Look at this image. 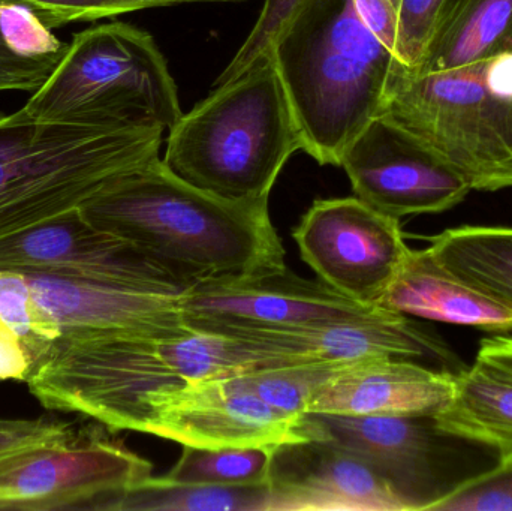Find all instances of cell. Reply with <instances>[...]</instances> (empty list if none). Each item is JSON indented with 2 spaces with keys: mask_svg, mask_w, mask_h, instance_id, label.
<instances>
[{
  "mask_svg": "<svg viewBox=\"0 0 512 511\" xmlns=\"http://www.w3.org/2000/svg\"><path fill=\"white\" fill-rule=\"evenodd\" d=\"M273 360L259 339L198 330L182 336L80 333L51 342L26 383L47 410L146 434L159 405L188 384L246 374Z\"/></svg>",
  "mask_w": 512,
  "mask_h": 511,
  "instance_id": "6da1fadb",
  "label": "cell"
},
{
  "mask_svg": "<svg viewBox=\"0 0 512 511\" xmlns=\"http://www.w3.org/2000/svg\"><path fill=\"white\" fill-rule=\"evenodd\" d=\"M81 212L96 228L128 240L189 284L286 266L268 200L210 194L171 173L161 158L111 183Z\"/></svg>",
  "mask_w": 512,
  "mask_h": 511,
  "instance_id": "7a4b0ae2",
  "label": "cell"
},
{
  "mask_svg": "<svg viewBox=\"0 0 512 511\" xmlns=\"http://www.w3.org/2000/svg\"><path fill=\"white\" fill-rule=\"evenodd\" d=\"M270 54L304 152L340 167L346 147L381 113L397 57L363 23L352 0H306Z\"/></svg>",
  "mask_w": 512,
  "mask_h": 511,
  "instance_id": "3957f363",
  "label": "cell"
},
{
  "mask_svg": "<svg viewBox=\"0 0 512 511\" xmlns=\"http://www.w3.org/2000/svg\"><path fill=\"white\" fill-rule=\"evenodd\" d=\"M162 126L0 114V239L84 206L120 177L161 158Z\"/></svg>",
  "mask_w": 512,
  "mask_h": 511,
  "instance_id": "277c9868",
  "label": "cell"
},
{
  "mask_svg": "<svg viewBox=\"0 0 512 511\" xmlns=\"http://www.w3.org/2000/svg\"><path fill=\"white\" fill-rule=\"evenodd\" d=\"M297 150L300 128L270 53L216 89L170 129L165 167L210 194L261 201Z\"/></svg>",
  "mask_w": 512,
  "mask_h": 511,
  "instance_id": "5b68a950",
  "label": "cell"
},
{
  "mask_svg": "<svg viewBox=\"0 0 512 511\" xmlns=\"http://www.w3.org/2000/svg\"><path fill=\"white\" fill-rule=\"evenodd\" d=\"M23 107L38 119L165 131L183 114L176 81L155 39L120 21L75 33Z\"/></svg>",
  "mask_w": 512,
  "mask_h": 511,
  "instance_id": "8992f818",
  "label": "cell"
},
{
  "mask_svg": "<svg viewBox=\"0 0 512 511\" xmlns=\"http://www.w3.org/2000/svg\"><path fill=\"white\" fill-rule=\"evenodd\" d=\"M487 62L421 72L394 60L379 116L426 144L475 191L512 188V99L490 87Z\"/></svg>",
  "mask_w": 512,
  "mask_h": 511,
  "instance_id": "52a82bcc",
  "label": "cell"
},
{
  "mask_svg": "<svg viewBox=\"0 0 512 511\" xmlns=\"http://www.w3.org/2000/svg\"><path fill=\"white\" fill-rule=\"evenodd\" d=\"M152 476V464L93 426L0 450V510H104Z\"/></svg>",
  "mask_w": 512,
  "mask_h": 511,
  "instance_id": "ba28073f",
  "label": "cell"
},
{
  "mask_svg": "<svg viewBox=\"0 0 512 511\" xmlns=\"http://www.w3.org/2000/svg\"><path fill=\"white\" fill-rule=\"evenodd\" d=\"M297 426L303 438L333 441L364 459L406 511H432L448 495L481 476L459 464L471 441L441 431L435 413H306Z\"/></svg>",
  "mask_w": 512,
  "mask_h": 511,
  "instance_id": "9c48e42d",
  "label": "cell"
},
{
  "mask_svg": "<svg viewBox=\"0 0 512 511\" xmlns=\"http://www.w3.org/2000/svg\"><path fill=\"white\" fill-rule=\"evenodd\" d=\"M179 308L189 329L227 336L298 332L369 320L384 311L354 302L319 279L301 278L286 266L200 279L180 294Z\"/></svg>",
  "mask_w": 512,
  "mask_h": 511,
  "instance_id": "30bf717a",
  "label": "cell"
},
{
  "mask_svg": "<svg viewBox=\"0 0 512 511\" xmlns=\"http://www.w3.org/2000/svg\"><path fill=\"white\" fill-rule=\"evenodd\" d=\"M292 239L319 281L367 306H378L411 251L399 219L358 197L316 200Z\"/></svg>",
  "mask_w": 512,
  "mask_h": 511,
  "instance_id": "8fae6325",
  "label": "cell"
},
{
  "mask_svg": "<svg viewBox=\"0 0 512 511\" xmlns=\"http://www.w3.org/2000/svg\"><path fill=\"white\" fill-rule=\"evenodd\" d=\"M340 167L355 197L399 221L447 212L472 191L441 156L384 116L346 147Z\"/></svg>",
  "mask_w": 512,
  "mask_h": 511,
  "instance_id": "7c38bea8",
  "label": "cell"
},
{
  "mask_svg": "<svg viewBox=\"0 0 512 511\" xmlns=\"http://www.w3.org/2000/svg\"><path fill=\"white\" fill-rule=\"evenodd\" d=\"M0 270L62 273L173 296L192 285L128 240L96 228L81 207L0 239Z\"/></svg>",
  "mask_w": 512,
  "mask_h": 511,
  "instance_id": "4fadbf2b",
  "label": "cell"
},
{
  "mask_svg": "<svg viewBox=\"0 0 512 511\" xmlns=\"http://www.w3.org/2000/svg\"><path fill=\"white\" fill-rule=\"evenodd\" d=\"M298 420L265 404L237 375L188 384L159 405L146 434L180 446H276L301 440Z\"/></svg>",
  "mask_w": 512,
  "mask_h": 511,
  "instance_id": "5bb4252c",
  "label": "cell"
},
{
  "mask_svg": "<svg viewBox=\"0 0 512 511\" xmlns=\"http://www.w3.org/2000/svg\"><path fill=\"white\" fill-rule=\"evenodd\" d=\"M270 511H406L360 456L321 438L271 447Z\"/></svg>",
  "mask_w": 512,
  "mask_h": 511,
  "instance_id": "9a60e30c",
  "label": "cell"
},
{
  "mask_svg": "<svg viewBox=\"0 0 512 511\" xmlns=\"http://www.w3.org/2000/svg\"><path fill=\"white\" fill-rule=\"evenodd\" d=\"M262 336L282 339L306 363L349 366L376 359H399L454 375L468 368L438 333L387 309L369 320Z\"/></svg>",
  "mask_w": 512,
  "mask_h": 511,
  "instance_id": "2e32d148",
  "label": "cell"
},
{
  "mask_svg": "<svg viewBox=\"0 0 512 511\" xmlns=\"http://www.w3.org/2000/svg\"><path fill=\"white\" fill-rule=\"evenodd\" d=\"M457 375L411 360L376 359L339 369L313 396L307 413H436L454 395Z\"/></svg>",
  "mask_w": 512,
  "mask_h": 511,
  "instance_id": "e0dca14e",
  "label": "cell"
},
{
  "mask_svg": "<svg viewBox=\"0 0 512 511\" xmlns=\"http://www.w3.org/2000/svg\"><path fill=\"white\" fill-rule=\"evenodd\" d=\"M378 306L406 317L477 327L486 332L512 330V309L445 269L427 248L409 251Z\"/></svg>",
  "mask_w": 512,
  "mask_h": 511,
  "instance_id": "ac0fdd59",
  "label": "cell"
},
{
  "mask_svg": "<svg viewBox=\"0 0 512 511\" xmlns=\"http://www.w3.org/2000/svg\"><path fill=\"white\" fill-rule=\"evenodd\" d=\"M512 53V0H444L412 71L439 72Z\"/></svg>",
  "mask_w": 512,
  "mask_h": 511,
  "instance_id": "d6986e66",
  "label": "cell"
},
{
  "mask_svg": "<svg viewBox=\"0 0 512 511\" xmlns=\"http://www.w3.org/2000/svg\"><path fill=\"white\" fill-rule=\"evenodd\" d=\"M441 431L492 450L512 468V375L475 360L456 377L453 398L435 413Z\"/></svg>",
  "mask_w": 512,
  "mask_h": 511,
  "instance_id": "ffe728a7",
  "label": "cell"
},
{
  "mask_svg": "<svg viewBox=\"0 0 512 511\" xmlns=\"http://www.w3.org/2000/svg\"><path fill=\"white\" fill-rule=\"evenodd\" d=\"M427 249L445 269L512 309V227L450 228Z\"/></svg>",
  "mask_w": 512,
  "mask_h": 511,
  "instance_id": "44dd1931",
  "label": "cell"
},
{
  "mask_svg": "<svg viewBox=\"0 0 512 511\" xmlns=\"http://www.w3.org/2000/svg\"><path fill=\"white\" fill-rule=\"evenodd\" d=\"M102 511H270L267 486L189 485L147 477L111 498Z\"/></svg>",
  "mask_w": 512,
  "mask_h": 511,
  "instance_id": "7402d4cb",
  "label": "cell"
},
{
  "mask_svg": "<svg viewBox=\"0 0 512 511\" xmlns=\"http://www.w3.org/2000/svg\"><path fill=\"white\" fill-rule=\"evenodd\" d=\"M271 447H194L182 446V456L170 473V482L189 485L267 486Z\"/></svg>",
  "mask_w": 512,
  "mask_h": 511,
  "instance_id": "603a6c76",
  "label": "cell"
},
{
  "mask_svg": "<svg viewBox=\"0 0 512 511\" xmlns=\"http://www.w3.org/2000/svg\"><path fill=\"white\" fill-rule=\"evenodd\" d=\"M342 368L345 366L297 363L255 369L237 377L265 404L298 420L309 411L315 393Z\"/></svg>",
  "mask_w": 512,
  "mask_h": 511,
  "instance_id": "cb8c5ba5",
  "label": "cell"
},
{
  "mask_svg": "<svg viewBox=\"0 0 512 511\" xmlns=\"http://www.w3.org/2000/svg\"><path fill=\"white\" fill-rule=\"evenodd\" d=\"M66 45L35 9L0 0V60L54 56L63 53Z\"/></svg>",
  "mask_w": 512,
  "mask_h": 511,
  "instance_id": "d4e9b609",
  "label": "cell"
},
{
  "mask_svg": "<svg viewBox=\"0 0 512 511\" xmlns=\"http://www.w3.org/2000/svg\"><path fill=\"white\" fill-rule=\"evenodd\" d=\"M24 3L41 15L48 27H62L75 21H96L155 6L191 2H239V0H11Z\"/></svg>",
  "mask_w": 512,
  "mask_h": 511,
  "instance_id": "484cf974",
  "label": "cell"
},
{
  "mask_svg": "<svg viewBox=\"0 0 512 511\" xmlns=\"http://www.w3.org/2000/svg\"><path fill=\"white\" fill-rule=\"evenodd\" d=\"M306 0H264L261 14L256 20L254 29L246 38L245 44L237 51L227 68L224 69L215 86L227 83L233 78L239 77L255 60L264 54L270 53L274 39L280 30L291 20L292 15L304 5Z\"/></svg>",
  "mask_w": 512,
  "mask_h": 511,
  "instance_id": "4316f807",
  "label": "cell"
},
{
  "mask_svg": "<svg viewBox=\"0 0 512 511\" xmlns=\"http://www.w3.org/2000/svg\"><path fill=\"white\" fill-rule=\"evenodd\" d=\"M432 511H512V468H498L471 480Z\"/></svg>",
  "mask_w": 512,
  "mask_h": 511,
  "instance_id": "83f0119b",
  "label": "cell"
},
{
  "mask_svg": "<svg viewBox=\"0 0 512 511\" xmlns=\"http://www.w3.org/2000/svg\"><path fill=\"white\" fill-rule=\"evenodd\" d=\"M444 0H399L396 57L406 66L420 60Z\"/></svg>",
  "mask_w": 512,
  "mask_h": 511,
  "instance_id": "f1b7e54d",
  "label": "cell"
},
{
  "mask_svg": "<svg viewBox=\"0 0 512 511\" xmlns=\"http://www.w3.org/2000/svg\"><path fill=\"white\" fill-rule=\"evenodd\" d=\"M63 53L33 59L0 60V93L35 92Z\"/></svg>",
  "mask_w": 512,
  "mask_h": 511,
  "instance_id": "f546056e",
  "label": "cell"
},
{
  "mask_svg": "<svg viewBox=\"0 0 512 511\" xmlns=\"http://www.w3.org/2000/svg\"><path fill=\"white\" fill-rule=\"evenodd\" d=\"M35 362L36 356L29 345L0 321V381L26 383Z\"/></svg>",
  "mask_w": 512,
  "mask_h": 511,
  "instance_id": "4dcf8cb0",
  "label": "cell"
},
{
  "mask_svg": "<svg viewBox=\"0 0 512 511\" xmlns=\"http://www.w3.org/2000/svg\"><path fill=\"white\" fill-rule=\"evenodd\" d=\"M363 23L396 53L399 15L393 0H352ZM396 56V54H394Z\"/></svg>",
  "mask_w": 512,
  "mask_h": 511,
  "instance_id": "1f68e13d",
  "label": "cell"
},
{
  "mask_svg": "<svg viewBox=\"0 0 512 511\" xmlns=\"http://www.w3.org/2000/svg\"><path fill=\"white\" fill-rule=\"evenodd\" d=\"M65 425L53 419H0V450L53 434Z\"/></svg>",
  "mask_w": 512,
  "mask_h": 511,
  "instance_id": "d6a6232c",
  "label": "cell"
},
{
  "mask_svg": "<svg viewBox=\"0 0 512 511\" xmlns=\"http://www.w3.org/2000/svg\"><path fill=\"white\" fill-rule=\"evenodd\" d=\"M477 359L512 375V336L496 335L484 338Z\"/></svg>",
  "mask_w": 512,
  "mask_h": 511,
  "instance_id": "836d02e7",
  "label": "cell"
},
{
  "mask_svg": "<svg viewBox=\"0 0 512 511\" xmlns=\"http://www.w3.org/2000/svg\"><path fill=\"white\" fill-rule=\"evenodd\" d=\"M394 3H396V6H397V2H399V0H393Z\"/></svg>",
  "mask_w": 512,
  "mask_h": 511,
  "instance_id": "e575fe53",
  "label": "cell"
}]
</instances>
